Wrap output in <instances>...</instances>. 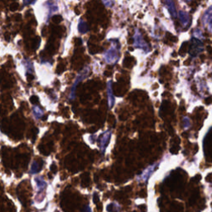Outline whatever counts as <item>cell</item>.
Wrapping results in <instances>:
<instances>
[{
    "label": "cell",
    "mask_w": 212,
    "mask_h": 212,
    "mask_svg": "<svg viewBox=\"0 0 212 212\" xmlns=\"http://www.w3.org/2000/svg\"><path fill=\"white\" fill-rule=\"evenodd\" d=\"M120 44L118 40H111V46L104 54V58L108 64H115L119 59Z\"/></svg>",
    "instance_id": "cell-1"
},
{
    "label": "cell",
    "mask_w": 212,
    "mask_h": 212,
    "mask_svg": "<svg viewBox=\"0 0 212 212\" xmlns=\"http://www.w3.org/2000/svg\"><path fill=\"white\" fill-rule=\"evenodd\" d=\"M133 46L142 49L145 52H148L150 51L148 44L144 41L142 33L138 29L135 30V33L133 35Z\"/></svg>",
    "instance_id": "cell-2"
},
{
    "label": "cell",
    "mask_w": 212,
    "mask_h": 212,
    "mask_svg": "<svg viewBox=\"0 0 212 212\" xmlns=\"http://www.w3.org/2000/svg\"><path fill=\"white\" fill-rule=\"evenodd\" d=\"M89 71H90L89 67H85V68L82 70L80 73L78 74L77 77H76V79H75V80L74 85H73L72 88H71L70 94V99H75L76 86H77V85H78V83H79V82H80V81H81L82 80H84L86 76L88 75V74H89Z\"/></svg>",
    "instance_id": "cell-3"
},
{
    "label": "cell",
    "mask_w": 212,
    "mask_h": 212,
    "mask_svg": "<svg viewBox=\"0 0 212 212\" xmlns=\"http://www.w3.org/2000/svg\"><path fill=\"white\" fill-rule=\"evenodd\" d=\"M203 23L206 27V28L212 32V7H211L203 16Z\"/></svg>",
    "instance_id": "cell-4"
},
{
    "label": "cell",
    "mask_w": 212,
    "mask_h": 212,
    "mask_svg": "<svg viewBox=\"0 0 212 212\" xmlns=\"http://www.w3.org/2000/svg\"><path fill=\"white\" fill-rule=\"evenodd\" d=\"M110 138H111V131H106L101 135V137L99 138V146L102 153H104L105 148L107 147Z\"/></svg>",
    "instance_id": "cell-5"
},
{
    "label": "cell",
    "mask_w": 212,
    "mask_h": 212,
    "mask_svg": "<svg viewBox=\"0 0 212 212\" xmlns=\"http://www.w3.org/2000/svg\"><path fill=\"white\" fill-rule=\"evenodd\" d=\"M201 46H202V44H201V41H199L197 39H193L192 44H191V48H190L191 55L194 57L196 54H198L201 51V48H202Z\"/></svg>",
    "instance_id": "cell-6"
},
{
    "label": "cell",
    "mask_w": 212,
    "mask_h": 212,
    "mask_svg": "<svg viewBox=\"0 0 212 212\" xmlns=\"http://www.w3.org/2000/svg\"><path fill=\"white\" fill-rule=\"evenodd\" d=\"M156 166H157L156 164H155V165H152V166H148V167L146 170H144V171L143 172V173L141 174L140 179H141L143 182H147L149 177L151 176V174H152V173L155 171Z\"/></svg>",
    "instance_id": "cell-7"
},
{
    "label": "cell",
    "mask_w": 212,
    "mask_h": 212,
    "mask_svg": "<svg viewBox=\"0 0 212 212\" xmlns=\"http://www.w3.org/2000/svg\"><path fill=\"white\" fill-rule=\"evenodd\" d=\"M165 4H166V8L168 9V11L170 12L171 16L173 17H176L177 16V10L174 5V2L173 0H165Z\"/></svg>",
    "instance_id": "cell-8"
},
{
    "label": "cell",
    "mask_w": 212,
    "mask_h": 212,
    "mask_svg": "<svg viewBox=\"0 0 212 212\" xmlns=\"http://www.w3.org/2000/svg\"><path fill=\"white\" fill-rule=\"evenodd\" d=\"M179 18H180V21L182 24L183 27H186L190 23V17L189 15L185 12H179Z\"/></svg>",
    "instance_id": "cell-9"
},
{
    "label": "cell",
    "mask_w": 212,
    "mask_h": 212,
    "mask_svg": "<svg viewBox=\"0 0 212 212\" xmlns=\"http://www.w3.org/2000/svg\"><path fill=\"white\" fill-rule=\"evenodd\" d=\"M112 83L111 81H109L108 83V100H109V107H113L114 104H115V98H114V95H113V90H112Z\"/></svg>",
    "instance_id": "cell-10"
},
{
    "label": "cell",
    "mask_w": 212,
    "mask_h": 212,
    "mask_svg": "<svg viewBox=\"0 0 212 212\" xmlns=\"http://www.w3.org/2000/svg\"><path fill=\"white\" fill-rule=\"evenodd\" d=\"M35 182L37 184V191L41 192L42 191H44L45 187L46 186V182L43 180L42 177H37L35 179Z\"/></svg>",
    "instance_id": "cell-11"
},
{
    "label": "cell",
    "mask_w": 212,
    "mask_h": 212,
    "mask_svg": "<svg viewBox=\"0 0 212 212\" xmlns=\"http://www.w3.org/2000/svg\"><path fill=\"white\" fill-rule=\"evenodd\" d=\"M78 30H79V32H80V33H82V34H85L86 32H88V30H89L86 23L84 20H82V19H80V21H79Z\"/></svg>",
    "instance_id": "cell-12"
},
{
    "label": "cell",
    "mask_w": 212,
    "mask_h": 212,
    "mask_svg": "<svg viewBox=\"0 0 212 212\" xmlns=\"http://www.w3.org/2000/svg\"><path fill=\"white\" fill-rule=\"evenodd\" d=\"M32 112H33V115H34L36 119H40L41 117L43 115V111L38 106H34L32 108Z\"/></svg>",
    "instance_id": "cell-13"
},
{
    "label": "cell",
    "mask_w": 212,
    "mask_h": 212,
    "mask_svg": "<svg viewBox=\"0 0 212 212\" xmlns=\"http://www.w3.org/2000/svg\"><path fill=\"white\" fill-rule=\"evenodd\" d=\"M40 168H41L40 165H39L37 162H34L32 163V167H31V172L33 173V174H36V173H37V172L40 171L41 170Z\"/></svg>",
    "instance_id": "cell-14"
},
{
    "label": "cell",
    "mask_w": 212,
    "mask_h": 212,
    "mask_svg": "<svg viewBox=\"0 0 212 212\" xmlns=\"http://www.w3.org/2000/svg\"><path fill=\"white\" fill-rule=\"evenodd\" d=\"M102 2L106 7H111L114 4V0H102Z\"/></svg>",
    "instance_id": "cell-15"
},
{
    "label": "cell",
    "mask_w": 212,
    "mask_h": 212,
    "mask_svg": "<svg viewBox=\"0 0 212 212\" xmlns=\"http://www.w3.org/2000/svg\"><path fill=\"white\" fill-rule=\"evenodd\" d=\"M25 65H26V67L28 66V70L31 71L32 70V64H31V62L28 61H26V64Z\"/></svg>",
    "instance_id": "cell-16"
},
{
    "label": "cell",
    "mask_w": 212,
    "mask_h": 212,
    "mask_svg": "<svg viewBox=\"0 0 212 212\" xmlns=\"http://www.w3.org/2000/svg\"><path fill=\"white\" fill-rule=\"evenodd\" d=\"M35 2V0H24V4L25 5H28L31 3H33Z\"/></svg>",
    "instance_id": "cell-17"
},
{
    "label": "cell",
    "mask_w": 212,
    "mask_h": 212,
    "mask_svg": "<svg viewBox=\"0 0 212 212\" xmlns=\"http://www.w3.org/2000/svg\"><path fill=\"white\" fill-rule=\"evenodd\" d=\"M17 3H14V5L12 4V5L11 10H16V9L17 8Z\"/></svg>",
    "instance_id": "cell-18"
},
{
    "label": "cell",
    "mask_w": 212,
    "mask_h": 212,
    "mask_svg": "<svg viewBox=\"0 0 212 212\" xmlns=\"http://www.w3.org/2000/svg\"><path fill=\"white\" fill-rule=\"evenodd\" d=\"M183 1H185V2H189L191 0H183Z\"/></svg>",
    "instance_id": "cell-19"
}]
</instances>
